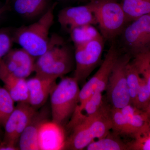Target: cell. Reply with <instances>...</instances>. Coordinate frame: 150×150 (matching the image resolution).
Wrapping results in <instances>:
<instances>
[{
    "mask_svg": "<svg viewBox=\"0 0 150 150\" xmlns=\"http://www.w3.org/2000/svg\"><path fill=\"white\" fill-rule=\"evenodd\" d=\"M104 39L114 40L128 24L117 0H94L89 3Z\"/></svg>",
    "mask_w": 150,
    "mask_h": 150,
    "instance_id": "3957f363",
    "label": "cell"
},
{
    "mask_svg": "<svg viewBox=\"0 0 150 150\" xmlns=\"http://www.w3.org/2000/svg\"><path fill=\"white\" fill-rule=\"evenodd\" d=\"M104 41L100 34L88 41L75 44L76 67L74 77L79 83H84L101 62Z\"/></svg>",
    "mask_w": 150,
    "mask_h": 150,
    "instance_id": "8992f818",
    "label": "cell"
},
{
    "mask_svg": "<svg viewBox=\"0 0 150 150\" xmlns=\"http://www.w3.org/2000/svg\"><path fill=\"white\" fill-rule=\"evenodd\" d=\"M13 43L10 30L7 28L0 29V59H3L11 50Z\"/></svg>",
    "mask_w": 150,
    "mask_h": 150,
    "instance_id": "f1b7e54d",
    "label": "cell"
},
{
    "mask_svg": "<svg viewBox=\"0 0 150 150\" xmlns=\"http://www.w3.org/2000/svg\"><path fill=\"white\" fill-rule=\"evenodd\" d=\"M121 136L110 131L107 136L92 142L86 148L88 150H128L129 143L123 142Z\"/></svg>",
    "mask_w": 150,
    "mask_h": 150,
    "instance_id": "d6986e66",
    "label": "cell"
},
{
    "mask_svg": "<svg viewBox=\"0 0 150 150\" xmlns=\"http://www.w3.org/2000/svg\"><path fill=\"white\" fill-rule=\"evenodd\" d=\"M73 59L70 50L55 62L45 65L35 71L36 75L59 78L73 69Z\"/></svg>",
    "mask_w": 150,
    "mask_h": 150,
    "instance_id": "e0dca14e",
    "label": "cell"
},
{
    "mask_svg": "<svg viewBox=\"0 0 150 150\" xmlns=\"http://www.w3.org/2000/svg\"><path fill=\"white\" fill-rule=\"evenodd\" d=\"M150 103V90L142 78V83L134 106L138 109L144 111Z\"/></svg>",
    "mask_w": 150,
    "mask_h": 150,
    "instance_id": "83f0119b",
    "label": "cell"
},
{
    "mask_svg": "<svg viewBox=\"0 0 150 150\" xmlns=\"http://www.w3.org/2000/svg\"><path fill=\"white\" fill-rule=\"evenodd\" d=\"M57 2L54 3L38 21L27 26H22L14 31V43L33 56L39 57L44 54L51 45L50 30L54 22V11Z\"/></svg>",
    "mask_w": 150,
    "mask_h": 150,
    "instance_id": "7a4b0ae2",
    "label": "cell"
},
{
    "mask_svg": "<svg viewBox=\"0 0 150 150\" xmlns=\"http://www.w3.org/2000/svg\"><path fill=\"white\" fill-rule=\"evenodd\" d=\"M132 62L150 90V60L144 54L132 58Z\"/></svg>",
    "mask_w": 150,
    "mask_h": 150,
    "instance_id": "484cf974",
    "label": "cell"
},
{
    "mask_svg": "<svg viewBox=\"0 0 150 150\" xmlns=\"http://www.w3.org/2000/svg\"><path fill=\"white\" fill-rule=\"evenodd\" d=\"M103 93L97 91L91 96L84 105L82 110L86 112V116L91 115L98 112L104 104L105 101L102 96Z\"/></svg>",
    "mask_w": 150,
    "mask_h": 150,
    "instance_id": "4316f807",
    "label": "cell"
},
{
    "mask_svg": "<svg viewBox=\"0 0 150 150\" xmlns=\"http://www.w3.org/2000/svg\"><path fill=\"white\" fill-rule=\"evenodd\" d=\"M111 118L112 128L111 131L121 136H129L130 133L127 121L121 109L111 108Z\"/></svg>",
    "mask_w": 150,
    "mask_h": 150,
    "instance_id": "d4e9b609",
    "label": "cell"
},
{
    "mask_svg": "<svg viewBox=\"0 0 150 150\" xmlns=\"http://www.w3.org/2000/svg\"><path fill=\"white\" fill-rule=\"evenodd\" d=\"M57 1L61 2H66L68 1H71V0H57Z\"/></svg>",
    "mask_w": 150,
    "mask_h": 150,
    "instance_id": "d6a6232c",
    "label": "cell"
},
{
    "mask_svg": "<svg viewBox=\"0 0 150 150\" xmlns=\"http://www.w3.org/2000/svg\"><path fill=\"white\" fill-rule=\"evenodd\" d=\"M66 139L62 125L52 120H45L40 123L38 134L39 149H64Z\"/></svg>",
    "mask_w": 150,
    "mask_h": 150,
    "instance_id": "8fae6325",
    "label": "cell"
},
{
    "mask_svg": "<svg viewBox=\"0 0 150 150\" xmlns=\"http://www.w3.org/2000/svg\"><path fill=\"white\" fill-rule=\"evenodd\" d=\"M121 4L128 23L150 14V0H122Z\"/></svg>",
    "mask_w": 150,
    "mask_h": 150,
    "instance_id": "ffe728a7",
    "label": "cell"
},
{
    "mask_svg": "<svg viewBox=\"0 0 150 150\" xmlns=\"http://www.w3.org/2000/svg\"><path fill=\"white\" fill-rule=\"evenodd\" d=\"M13 9L23 17L33 19L45 13L49 8L50 0H11Z\"/></svg>",
    "mask_w": 150,
    "mask_h": 150,
    "instance_id": "5bb4252c",
    "label": "cell"
},
{
    "mask_svg": "<svg viewBox=\"0 0 150 150\" xmlns=\"http://www.w3.org/2000/svg\"><path fill=\"white\" fill-rule=\"evenodd\" d=\"M3 6L1 5V3H0V8H1V7L2 6Z\"/></svg>",
    "mask_w": 150,
    "mask_h": 150,
    "instance_id": "e575fe53",
    "label": "cell"
},
{
    "mask_svg": "<svg viewBox=\"0 0 150 150\" xmlns=\"http://www.w3.org/2000/svg\"><path fill=\"white\" fill-rule=\"evenodd\" d=\"M129 150H150V119L143 130L129 142Z\"/></svg>",
    "mask_w": 150,
    "mask_h": 150,
    "instance_id": "cb8c5ba5",
    "label": "cell"
},
{
    "mask_svg": "<svg viewBox=\"0 0 150 150\" xmlns=\"http://www.w3.org/2000/svg\"><path fill=\"white\" fill-rule=\"evenodd\" d=\"M121 110L127 121L130 137L133 139L144 128L149 119L144 111L131 104Z\"/></svg>",
    "mask_w": 150,
    "mask_h": 150,
    "instance_id": "ac0fdd59",
    "label": "cell"
},
{
    "mask_svg": "<svg viewBox=\"0 0 150 150\" xmlns=\"http://www.w3.org/2000/svg\"><path fill=\"white\" fill-rule=\"evenodd\" d=\"M57 79L36 75L27 80L29 104L36 108L43 105L56 86Z\"/></svg>",
    "mask_w": 150,
    "mask_h": 150,
    "instance_id": "7c38bea8",
    "label": "cell"
},
{
    "mask_svg": "<svg viewBox=\"0 0 150 150\" xmlns=\"http://www.w3.org/2000/svg\"><path fill=\"white\" fill-rule=\"evenodd\" d=\"M5 57L17 63L18 68L12 74L18 77L25 79L35 71V57L23 48L11 49Z\"/></svg>",
    "mask_w": 150,
    "mask_h": 150,
    "instance_id": "9a60e30c",
    "label": "cell"
},
{
    "mask_svg": "<svg viewBox=\"0 0 150 150\" xmlns=\"http://www.w3.org/2000/svg\"><path fill=\"white\" fill-rule=\"evenodd\" d=\"M0 79L15 102L29 103L27 80L18 77L7 69L3 59H0Z\"/></svg>",
    "mask_w": 150,
    "mask_h": 150,
    "instance_id": "4fadbf2b",
    "label": "cell"
},
{
    "mask_svg": "<svg viewBox=\"0 0 150 150\" xmlns=\"http://www.w3.org/2000/svg\"><path fill=\"white\" fill-rule=\"evenodd\" d=\"M124 28L121 36L124 53L132 57L150 51V14L131 22Z\"/></svg>",
    "mask_w": 150,
    "mask_h": 150,
    "instance_id": "ba28073f",
    "label": "cell"
},
{
    "mask_svg": "<svg viewBox=\"0 0 150 150\" xmlns=\"http://www.w3.org/2000/svg\"><path fill=\"white\" fill-rule=\"evenodd\" d=\"M37 112L28 126L22 133L18 140L19 149L22 150L39 149L38 142V129L40 123L46 119Z\"/></svg>",
    "mask_w": 150,
    "mask_h": 150,
    "instance_id": "2e32d148",
    "label": "cell"
},
{
    "mask_svg": "<svg viewBox=\"0 0 150 150\" xmlns=\"http://www.w3.org/2000/svg\"><path fill=\"white\" fill-rule=\"evenodd\" d=\"M126 76L131 104L134 105L142 83V77L131 61L126 66Z\"/></svg>",
    "mask_w": 150,
    "mask_h": 150,
    "instance_id": "44dd1931",
    "label": "cell"
},
{
    "mask_svg": "<svg viewBox=\"0 0 150 150\" xmlns=\"http://www.w3.org/2000/svg\"><path fill=\"white\" fill-rule=\"evenodd\" d=\"M36 112V108L29 103H18L4 126V135L1 144L16 148L21 135Z\"/></svg>",
    "mask_w": 150,
    "mask_h": 150,
    "instance_id": "9c48e42d",
    "label": "cell"
},
{
    "mask_svg": "<svg viewBox=\"0 0 150 150\" xmlns=\"http://www.w3.org/2000/svg\"><path fill=\"white\" fill-rule=\"evenodd\" d=\"M12 98L4 87L0 86V126H4L15 106Z\"/></svg>",
    "mask_w": 150,
    "mask_h": 150,
    "instance_id": "7402d4cb",
    "label": "cell"
},
{
    "mask_svg": "<svg viewBox=\"0 0 150 150\" xmlns=\"http://www.w3.org/2000/svg\"><path fill=\"white\" fill-rule=\"evenodd\" d=\"M144 111L146 112V114L147 115L148 118L149 119H150V103Z\"/></svg>",
    "mask_w": 150,
    "mask_h": 150,
    "instance_id": "4dcf8cb0",
    "label": "cell"
},
{
    "mask_svg": "<svg viewBox=\"0 0 150 150\" xmlns=\"http://www.w3.org/2000/svg\"><path fill=\"white\" fill-rule=\"evenodd\" d=\"M117 1H118V0H117Z\"/></svg>",
    "mask_w": 150,
    "mask_h": 150,
    "instance_id": "d590c367",
    "label": "cell"
},
{
    "mask_svg": "<svg viewBox=\"0 0 150 150\" xmlns=\"http://www.w3.org/2000/svg\"><path fill=\"white\" fill-rule=\"evenodd\" d=\"M132 58L126 53L121 54L110 73L105 91L106 101L112 108L121 109L131 104L126 79V67Z\"/></svg>",
    "mask_w": 150,
    "mask_h": 150,
    "instance_id": "52a82bcc",
    "label": "cell"
},
{
    "mask_svg": "<svg viewBox=\"0 0 150 150\" xmlns=\"http://www.w3.org/2000/svg\"><path fill=\"white\" fill-rule=\"evenodd\" d=\"M78 1H88L91 2L92 1H94V0H78Z\"/></svg>",
    "mask_w": 150,
    "mask_h": 150,
    "instance_id": "836d02e7",
    "label": "cell"
},
{
    "mask_svg": "<svg viewBox=\"0 0 150 150\" xmlns=\"http://www.w3.org/2000/svg\"><path fill=\"white\" fill-rule=\"evenodd\" d=\"M112 107L107 101L93 115H84L71 124L73 132L66 139L64 149L82 150L96 139H100L112 130Z\"/></svg>",
    "mask_w": 150,
    "mask_h": 150,
    "instance_id": "6da1fadb",
    "label": "cell"
},
{
    "mask_svg": "<svg viewBox=\"0 0 150 150\" xmlns=\"http://www.w3.org/2000/svg\"><path fill=\"white\" fill-rule=\"evenodd\" d=\"M70 32L74 44L88 41L101 34L92 25L76 28Z\"/></svg>",
    "mask_w": 150,
    "mask_h": 150,
    "instance_id": "603a6c76",
    "label": "cell"
},
{
    "mask_svg": "<svg viewBox=\"0 0 150 150\" xmlns=\"http://www.w3.org/2000/svg\"><path fill=\"white\" fill-rule=\"evenodd\" d=\"M58 21L62 27L71 32L76 28L97 24L96 20L89 4L77 6L68 7L60 11Z\"/></svg>",
    "mask_w": 150,
    "mask_h": 150,
    "instance_id": "30bf717a",
    "label": "cell"
},
{
    "mask_svg": "<svg viewBox=\"0 0 150 150\" xmlns=\"http://www.w3.org/2000/svg\"><path fill=\"white\" fill-rule=\"evenodd\" d=\"M144 54L149 59V60H150V51L149 52L146 53V54Z\"/></svg>",
    "mask_w": 150,
    "mask_h": 150,
    "instance_id": "1f68e13d",
    "label": "cell"
},
{
    "mask_svg": "<svg viewBox=\"0 0 150 150\" xmlns=\"http://www.w3.org/2000/svg\"><path fill=\"white\" fill-rule=\"evenodd\" d=\"M80 89L74 77L63 78L51 91L52 121L63 125L74 112Z\"/></svg>",
    "mask_w": 150,
    "mask_h": 150,
    "instance_id": "277c9868",
    "label": "cell"
},
{
    "mask_svg": "<svg viewBox=\"0 0 150 150\" xmlns=\"http://www.w3.org/2000/svg\"><path fill=\"white\" fill-rule=\"evenodd\" d=\"M10 6L9 2L8 0H6V4L4 5L0 8V16L3 13H4L6 11H8L9 9Z\"/></svg>",
    "mask_w": 150,
    "mask_h": 150,
    "instance_id": "f546056e",
    "label": "cell"
},
{
    "mask_svg": "<svg viewBox=\"0 0 150 150\" xmlns=\"http://www.w3.org/2000/svg\"><path fill=\"white\" fill-rule=\"evenodd\" d=\"M121 54L116 45L114 43L112 44L98 69L90 79L83 84L80 90L77 106L73 114V117H79L82 114L84 105L95 92L105 91L112 68Z\"/></svg>",
    "mask_w": 150,
    "mask_h": 150,
    "instance_id": "5b68a950",
    "label": "cell"
}]
</instances>
